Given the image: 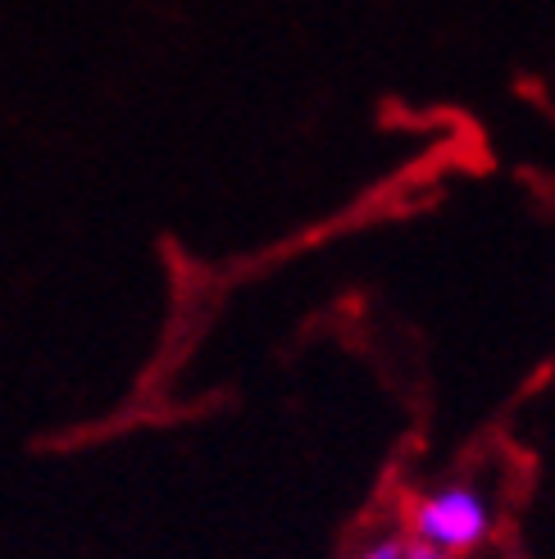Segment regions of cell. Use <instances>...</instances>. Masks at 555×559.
<instances>
[{"instance_id": "2", "label": "cell", "mask_w": 555, "mask_h": 559, "mask_svg": "<svg viewBox=\"0 0 555 559\" xmlns=\"http://www.w3.org/2000/svg\"><path fill=\"white\" fill-rule=\"evenodd\" d=\"M351 559H405V537H378Z\"/></svg>"}, {"instance_id": "3", "label": "cell", "mask_w": 555, "mask_h": 559, "mask_svg": "<svg viewBox=\"0 0 555 559\" xmlns=\"http://www.w3.org/2000/svg\"><path fill=\"white\" fill-rule=\"evenodd\" d=\"M405 559H456V555H447V550H437V546H424V542L405 537Z\"/></svg>"}, {"instance_id": "1", "label": "cell", "mask_w": 555, "mask_h": 559, "mask_svg": "<svg viewBox=\"0 0 555 559\" xmlns=\"http://www.w3.org/2000/svg\"><path fill=\"white\" fill-rule=\"evenodd\" d=\"M405 523H410L414 542L464 559V555L483 550L492 537V500L474 483H441V487L410 500Z\"/></svg>"}]
</instances>
